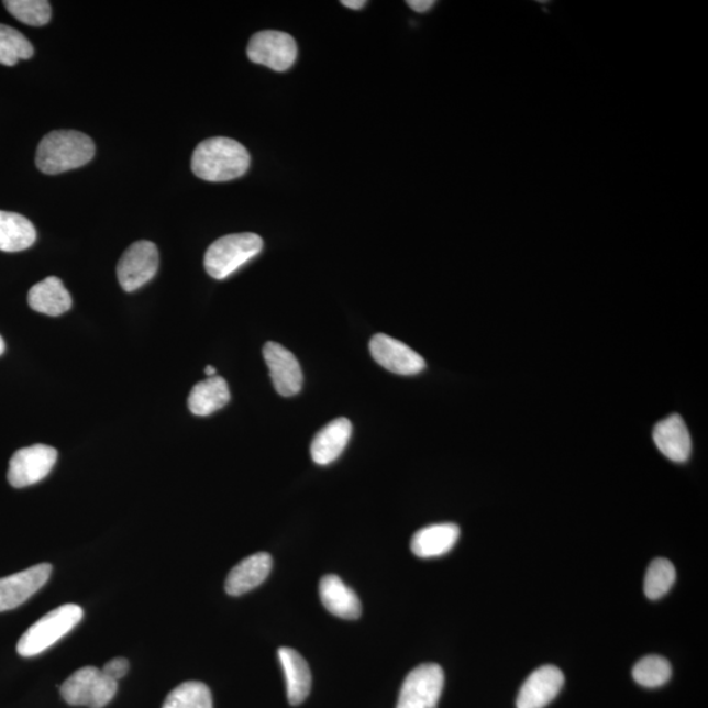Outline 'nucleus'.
Segmentation results:
<instances>
[{"label":"nucleus","mask_w":708,"mask_h":708,"mask_svg":"<svg viewBox=\"0 0 708 708\" xmlns=\"http://www.w3.org/2000/svg\"><path fill=\"white\" fill-rule=\"evenodd\" d=\"M297 44L288 33L263 31L250 40L247 56L252 63L275 71L289 70L297 59Z\"/></svg>","instance_id":"nucleus-7"},{"label":"nucleus","mask_w":708,"mask_h":708,"mask_svg":"<svg viewBox=\"0 0 708 708\" xmlns=\"http://www.w3.org/2000/svg\"><path fill=\"white\" fill-rule=\"evenodd\" d=\"M369 349L373 358L380 366L399 376H414L425 369V361L418 352L385 333L374 336Z\"/></svg>","instance_id":"nucleus-10"},{"label":"nucleus","mask_w":708,"mask_h":708,"mask_svg":"<svg viewBox=\"0 0 708 708\" xmlns=\"http://www.w3.org/2000/svg\"><path fill=\"white\" fill-rule=\"evenodd\" d=\"M58 453L47 445H33L20 449L12 455L7 479L15 488L36 485L46 478L56 465Z\"/></svg>","instance_id":"nucleus-8"},{"label":"nucleus","mask_w":708,"mask_h":708,"mask_svg":"<svg viewBox=\"0 0 708 708\" xmlns=\"http://www.w3.org/2000/svg\"><path fill=\"white\" fill-rule=\"evenodd\" d=\"M653 441L666 458L683 463L689 460L692 454L690 433L683 418L678 414L660 421L653 429Z\"/></svg>","instance_id":"nucleus-14"},{"label":"nucleus","mask_w":708,"mask_h":708,"mask_svg":"<svg viewBox=\"0 0 708 708\" xmlns=\"http://www.w3.org/2000/svg\"><path fill=\"white\" fill-rule=\"evenodd\" d=\"M118 693V681L95 666L71 674L60 686V696L71 706L106 707Z\"/></svg>","instance_id":"nucleus-5"},{"label":"nucleus","mask_w":708,"mask_h":708,"mask_svg":"<svg viewBox=\"0 0 708 708\" xmlns=\"http://www.w3.org/2000/svg\"><path fill=\"white\" fill-rule=\"evenodd\" d=\"M263 354L278 394L283 397H295L301 391L303 374L295 354L275 342L265 344Z\"/></svg>","instance_id":"nucleus-12"},{"label":"nucleus","mask_w":708,"mask_h":708,"mask_svg":"<svg viewBox=\"0 0 708 708\" xmlns=\"http://www.w3.org/2000/svg\"><path fill=\"white\" fill-rule=\"evenodd\" d=\"M36 237L35 226L24 215L0 210V251L29 250L35 244Z\"/></svg>","instance_id":"nucleus-22"},{"label":"nucleus","mask_w":708,"mask_h":708,"mask_svg":"<svg viewBox=\"0 0 708 708\" xmlns=\"http://www.w3.org/2000/svg\"><path fill=\"white\" fill-rule=\"evenodd\" d=\"M320 600L331 615L343 619H357L363 612L359 598L336 575H327L319 584Z\"/></svg>","instance_id":"nucleus-17"},{"label":"nucleus","mask_w":708,"mask_h":708,"mask_svg":"<svg viewBox=\"0 0 708 708\" xmlns=\"http://www.w3.org/2000/svg\"><path fill=\"white\" fill-rule=\"evenodd\" d=\"M564 685V676L560 668L544 665L538 668L523 683L517 708H544L557 697Z\"/></svg>","instance_id":"nucleus-13"},{"label":"nucleus","mask_w":708,"mask_h":708,"mask_svg":"<svg viewBox=\"0 0 708 708\" xmlns=\"http://www.w3.org/2000/svg\"><path fill=\"white\" fill-rule=\"evenodd\" d=\"M352 424L349 419L340 418L320 429L311 442V457L318 465H330L336 461L349 445Z\"/></svg>","instance_id":"nucleus-16"},{"label":"nucleus","mask_w":708,"mask_h":708,"mask_svg":"<svg viewBox=\"0 0 708 708\" xmlns=\"http://www.w3.org/2000/svg\"><path fill=\"white\" fill-rule=\"evenodd\" d=\"M31 309L49 317L65 314L71 309L73 299L69 290L65 288L58 277H47L45 280L32 286L29 292Z\"/></svg>","instance_id":"nucleus-19"},{"label":"nucleus","mask_w":708,"mask_h":708,"mask_svg":"<svg viewBox=\"0 0 708 708\" xmlns=\"http://www.w3.org/2000/svg\"><path fill=\"white\" fill-rule=\"evenodd\" d=\"M272 564L274 561L267 553H257L246 557L231 569L226 583H224V590L228 595L237 597L257 588L258 585L267 580Z\"/></svg>","instance_id":"nucleus-15"},{"label":"nucleus","mask_w":708,"mask_h":708,"mask_svg":"<svg viewBox=\"0 0 708 708\" xmlns=\"http://www.w3.org/2000/svg\"><path fill=\"white\" fill-rule=\"evenodd\" d=\"M676 582V568L670 561L659 557L650 564L644 578V594L650 600L664 597Z\"/></svg>","instance_id":"nucleus-25"},{"label":"nucleus","mask_w":708,"mask_h":708,"mask_svg":"<svg viewBox=\"0 0 708 708\" xmlns=\"http://www.w3.org/2000/svg\"><path fill=\"white\" fill-rule=\"evenodd\" d=\"M263 240L251 233L231 234L220 237L207 251L203 265L215 280H224L261 254Z\"/></svg>","instance_id":"nucleus-4"},{"label":"nucleus","mask_w":708,"mask_h":708,"mask_svg":"<svg viewBox=\"0 0 708 708\" xmlns=\"http://www.w3.org/2000/svg\"><path fill=\"white\" fill-rule=\"evenodd\" d=\"M444 683V671L440 665H419L401 685L397 708H438Z\"/></svg>","instance_id":"nucleus-6"},{"label":"nucleus","mask_w":708,"mask_h":708,"mask_svg":"<svg viewBox=\"0 0 708 708\" xmlns=\"http://www.w3.org/2000/svg\"><path fill=\"white\" fill-rule=\"evenodd\" d=\"M162 708H213L212 693L199 681H188L168 694Z\"/></svg>","instance_id":"nucleus-23"},{"label":"nucleus","mask_w":708,"mask_h":708,"mask_svg":"<svg viewBox=\"0 0 708 708\" xmlns=\"http://www.w3.org/2000/svg\"><path fill=\"white\" fill-rule=\"evenodd\" d=\"M95 143L85 133L54 131L41 140L36 166L46 175H58L84 167L95 156Z\"/></svg>","instance_id":"nucleus-2"},{"label":"nucleus","mask_w":708,"mask_h":708,"mask_svg":"<svg viewBox=\"0 0 708 708\" xmlns=\"http://www.w3.org/2000/svg\"><path fill=\"white\" fill-rule=\"evenodd\" d=\"M129 668H131V665H129V662L124 657H115L111 660V662H108L104 665V668L101 670L103 671L109 678H112L114 681H119L122 677L126 676V673L129 672Z\"/></svg>","instance_id":"nucleus-28"},{"label":"nucleus","mask_w":708,"mask_h":708,"mask_svg":"<svg viewBox=\"0 0 708 708\" xmlns=\"http://www.w3.org/2000/svg\"><path fill=\"white\" fill-rule=\"evenodd\" d=\"M461 530L455 523H435L414 533L411 541L412 553L423 560L449 553L460 540Z\"/></svg>","instance_id":"nucleus-18"},{"label":"nucleus","mask_w":708,"mask_h":708,"mask_svg":"<svg viewBox=\"0 0 708 708\" xmlns=\"http://www.w3.org/2000/svg\"><path fill=\"white\" fill-rule=\"evenodd\" d=\"M278 657H280L285 673L289 704L292 706L303 704L311 690L309 664L296 650L288 649V646L278 650Z\"/></svg>","instance_id":"nucleus-20"},{"label":"nucleus","mask_w":708,"mask_h":708,"mask_svg":"<svg viewBox=\"0 0 708 708\" xmlns=\"http://www.w3.org/2000/svg\"><path fill=\"white\" fill-rule=\"evenodd\" d=\"M7 11L26 25L43 26L51 22V3L46 0H7Z\"/></svg>","instance_id":"nucleus-27"},{"label":"nucleus","mask_w":708,"mask_h":708,"mask_svg":"<svg viewBox=\"0 0 708 708\" xmlns=\"http://www.w3.org/2000/svg\"><path fill=\"white\" fill-rule=\"evenodd\" d=\"M230 390L226 380L222 377H209L195 385L189 394V411L196 417H209L221 410L230 401Z\"/></svg>","instance_id":"nucleus-21"},{"label":"nucleus","mask_w":708,"mask_h":708,"mask_svg":"<svg viewBox=\"0 0 708 708\" xmlns=\"http://www.w3.org/2000/svg\"><path fill=\"white\" fill-rule=\"evenodd\" d=\"M250 154L242 143L215 137L203 141L192 155V172L210 182L235 180L250 168Z\"/></svg>","instance_id":"nucleus-1"},{"label":"nucleus","mask_w":708,"mask_h":708,"mask_svg":"<svg viewBox=\"0 0 708 708\" xmlns=\"http://www.w3.org/2000/svg\"><path fill=\"white\" fill-rule=\"evenodd\" d=\"M342 4L352 10H361L364 9L366 2L364 0H343Z\"/></svg>","instance_id":"nucleus-30"},{"label":"nucleus","mask_w":708,"mask_h":708,"mask_svg":"<svg viewBox=\"0 0 708 708\" xmlns=\"http://www.w3.org/2000/svg\"><path fill=\"white\" fill-rule=\"evenodd\" d=\"M51 564H37L19 574L0 578V612L19 608L49 580Z\"/></svg>","instance_id":"nucleus-11"},{"label":"nucleus","mask_w":708,"mask_h":708,"mask_svg":"<svg viewBox=\"0 0 708 708\" xmlns=\"http://www.w3.org/2000/svg\"><path fill=\"white\" fill-rule=\"evenodd\" d=\"M4 351H5V343H4L3 338H2V336H0V356H2V354L4 353Z\"/></svg>","instance_id":"nucleus-32"},{"label":"nucleus","mask_w":708,"mask_h":708,"mask_svg":"<svg viewBox=\"0 0 708 708\" xmlns=\"http://www.w3.org/2000/svg\"><path fill=\"white\" fill-rule=\"evenodd\" d=\"M206 374H208L209 377H214L217 374L215 367L213 366H207L206 367Z\"/></svg>","instance_id":"nucleus-31"},{"label":"nucleus","mask_w":708,"mask_h":708,"mask_svg":"<svg viewBox=\"0 0 708 708\" xmlns=\"http://www.w3.org/2000/svg\"><path fill=\"white\" fill-rule=\"evenodd\" d=\"M35 47L23 33L10 25L0 24V65L15 66L20 59H30Z\"/></svg>","instance_id":"nucleus-24"},{"label":"nucleus","mask_w":708,"mask_h":708,"mask_svg":"<svg viewBox=\"0 0 708 708\" xmlns=\"http://www.w3.org/2000/svg\"><path fill=\"white\" fill-rule=\"evenodd\" d=\"M672 676V666L668 660L662 656H646L639 660L634 670H632V677L640 686L644 687H659L668 683Z\"/></svg>","instance_id":"nucleus-26"},{"label":"nucleus","mask_w":708,"mask_h":708,"mask_svg":"<svg viewBox=\"0 0 708 708\" xmlns=\"http://www.w3.org/2000/svg\"><path fill=\"white\" fill-rule=\"evenodd\" d=\"M159 268V251L153 242L140 241L132 244L118 265L121 288L128 292L142 288L153 280Z\"/></svg>","instance_id":"nucleus-9"},{"label":"nucleus","mask_w":708,"mask_h":708,"mask_svg":"<svg viewBox=\"0 0 708 708\" xmlns=\"http://www.w3.org/2000/svg\"><path fill=\"white\" fill-rule=\"evenodd\" d=\"M407 4L410 5L413 11L423 13L431 10L435 2H433V0H408Z\"/></svg>","instance_id":"nucleus-29"},{"label":"nucleus","mask_w":708,"mask_h":708,"mask_svg":"<svg viewBox=\"0 0 708 708\" xmlns=\"http://www.w3.org/2000/svg\"><path fill=\"white\" fill-rule=\"evenodd\" d=\"M84 618V610L80 606L67 604L47 612L35 624L31 626L25 634L20 638L18 653L23 657L40 655L77 626Z\"/></svg>","instance_id":"nucleus-3"}]
</instances>
